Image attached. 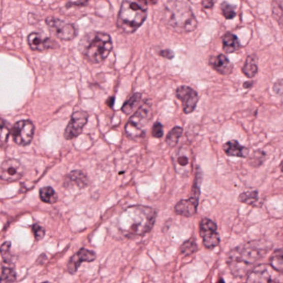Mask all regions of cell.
<instances>
[{"label":"cell","mask_w":283,"mask_h":283,"mask_svg":"<svg viewBox=\"0 0 283 283\" xmlns=\"http://www.w3.org/2000/svg\"><path fill=\"white\" fill-rule=\"evenodd\" d=\"M272 247L269 242L260 239L246 242L234 247L229 254L227 264L235 277H243L253 271L254 264Z\"/></svg>","instance_id":"cell-1"},{"label":"cell","mask_w":283,"mask_h":283,"mask_svg":"<svg viewBox=\"0 0 283 283\" xmlns=\"http://www.w3.org/2000/svg\"><path fill=\"white\" fill-rule=\"evenodd\" d=\"M156 211L150 207L133 205L125 208L118 218V228L127 238L141 237L151 230Z\"/></svg>","instance_id":"cell-2"},{"label":"cell","mask_w":283,"mask_h":283,"mask_svg":"<svg viewBox=\"0 0 283 283\" xmlns=\"http://www.w3.org/2000/svg\"><path fill=\"white\" fill-rule=\"evenodd\" d=\"M162 18L168 27L179 34L192 32L197 27L192 9L181 1H169L164 8Z\"/></svg>","instance_id":"cell-3"},{"label":"cell","mask_w":283,"mask_h":283,"mask_svg":"<svg viewBox=\"0 0 283 283\" xmlns=\"http://www.w3.org/2000/svg\"><path fill=\"white\" fill-rule=\"evenodd\" d=\"M112 48L113 45L110 35L96 31L85 34L78 44V49L82 56L94 64L104 61Z\"/></svg>","instance_id":"cell-4"},{"label":"cell","mask_w":283,"mask_h":283,"mask_svg":"<svg viewBox=\"0 0 283 283\" xmlns=\"http://www.w3.org/2000/svg\"><path fill=\"white\" fill-rule=\"evenodd\" d=\"M148 2V0H123L118 15V28L125 34L136 32L147 18Z\"/></svg>","instance_id":"cell-5"},{"label":"cell","mask_w":283,"mask_h":283,"mask_svg":"<svg viewBox=\"0 0 283 283\" xmlns=\"http://www.w3.org/2000/svg\"><path fill=\"white\" fill-rule=\"evenodd\" d=\"M153 116L151 104L145 102L136 111L125 125V131L130 138H141L145 136V128Z\"/></svg>","instance_id":"cell-6"},{"label":"cell","mask_w":283,"mask_h":283,"mask_svg":"<svg viewBox=\"0 0 283 283\" xmlns=\"http://www.w3.org/2000/svg\"><path fill=\"white\" fill-rule=\"evenodd\" d=\"M247 282H283V275L271 264H260L247 275Z\"/></svg>","instance_id":"cell-7"},{"label":"cell","mask_w":283,"mask_h":283,"mask_svg":"<svg viewBox=\"0 0 283 283\" xmlns=\"http://www.w3.org/2000/svg\"><path fill=\"white\" fill-rule=\"evenodd\" d=\"M173 164L175 171L182 176L191 175L194 163V155L192 150L188 145H183L179 148L175 155L173 156Z\"/></svg>","instance_id":"cell-8"},{"label":"cell","mask_w":283,"mask_h":283,"mask_svg":"<svg viewBox=\"0 0 283 283\" xmlns=\"http://www.w3.org/2000/svg\"><path fill=\"white\" fill-rule=\"evenodd\" d=\"M46 24L55 36L64 41H70L77 37V30L75 26L59 18L49 17L46 19Z\"/></svg>","instance_id":"cell-9"},{"label":"cell","mask_w":283,"mask_h":283,"mask_svg":"<svg viewBox=\"0 0 283 283\" xmlns=\"http://www.w3.org/2000/svg\"><path fill=\"white\" fill-rule=\"evenodd\" d=\"M217 227L213 220L204 217L200 221V234L204 247L208 249H213L219 245L220 237L217 233Z\"/></svg>","instance_id":"cell-10"},{"label":"cell","mask_w":283,"mask_h":283,"mask_svg":"<svg viewBox=\"0 0 283 283\" xmlns=\"http://www.w3.org/2000/svg\"><path fill=\"white\" fill-rule=\"evenodd\" d=\"M34 123L31 120H19L11 129L14 142L21 146H26L32 142L34 135Z\"/></svg>","instance_id":"cell-11"},{"label":"cell","mask_w":283,"mask_h":283,"mask_svg":"<svg viewBox=\"0 0 283 283\" xmlns=\"http://www.w3.org/2000/svg\"><path fill=\"white\" fill-rule=\"evenodd\" d=\"M24 173V168L16 159H7L1 164L0 177L6 182H15L20 179Z\"/></svg>","instance_id":"cell-12"},{"label":"cell","mask_w":283,"mask_h":283,"mask_svg":"<svg viewBox=\"0 0 283 283\" xmlns=\"http://www.w3.org/2000/svg\"><path fill=\"white\" fill-rule=\"evenodd\" d=\"M88 120V114L86 111H77L72 115L70 121L64 132V137L66 140L76 138L82 134L84 127Z\"/></svg>","instance_id":"cell-13"},{"label":"cell","mask_w":283,"mask_h":283,"mask_svg":"<svg viewBox=\"0 0 283 283\" xmlns=\"http://www.w3.org/2000/svg\"><path fill=\"white\" fill-rule=\"evenodd\" d=\"M176 97L181 101L183 111L185 114L192 113L199 102L197 91L190 86H181L176 90Z\"/></svg>","instance_id":"cell-14"},{"label":"cell","mask_w":283,"mask_h":283,"mask_svg":"<svg viewBox=\"0 0 283 283\" xmlns=\"http://www.w3.org/2000/svg\"><path fill=\"white\" fill-rule=\"evenodd\" d=\"M27 43L32 50L38 52H43L58 47L57 42L50 38H43L41 34L38 33H31L27 37Z\"/></svg>","instance_id":"cell-15"},{"label":"cell","mask_w":283,"mask_h":283,"mask_svg":"<svg viewBox=\"0 0 283 283\" xmlns=\"http://www.w3.org/2000/svg\"><path fill=\"white\" fill-rule=\"evenodd\" d=\"M97 258L95 253L86 248H82L77 251V254H74L70 260L68 262V271L71 274H73L77 272L82 262H88L91 263L95 260Z\"/></svg>","instance_id":"cell-16"},{"label":"cell","mask_w":283,"mask_h":283,"mask_svg":"<svg viewBox=\"0 0 283 283\" xmlns=\"http://www.w3.org/2000/svg\"><path fill=\"white\" fill-rule=\"evenodd\" d=\"M199 198L191 196L188 200H180L175 207V212L178 215L192 217L197 213Z\"/></svg>","instance_id":"cell-17"},{"label":"cell","mask_w":283,"mask_h":283,"mask_svg":"<svg viewBox=\"0 0 283 283\" xmlns=\"http://www.w3.org/2000/svg\"><path fill=\"white\" fill-rule=\"evenodd\" d=\"M1 255L3 259L1 280L3 282H13L16 281V272L9 251L3 253Z\"/></svg>","instance_id":"cell-18"},{"label":"cell","mask_w":283,"mask_h":283,"mask_svg":"<svg viewBox=\"0 0 283 283\" xmlns=\"http://www.w3.org/2000/svg\"><path fill=\"white\" fill-rule=\"evenodd\" d=\"M88 184L87 177L81 170H73L69 173L64 180V187L67 188H83Z\"/></svg>","instance_id":"cell-19"},{"label":"cell","mask_w":283,"mask_h":283,"mask_svg":"<svg viewBox=\"0 0 283 283\" xmlns=\"http://www.w3.org/2000/svg\"><path fill=\"white\" fill-rule=\"evenodd\" d=\"M208 64L213 69L222 75H229L233 72V64L225 55L219 54L216 57H211Z\"/></svg>","instance_id":"cell-20"},{"label":"cell","mask_w":283,"mask_h":283,"mask_svg":"<svg viewBox=\"0 0 283 283\" xmlns=\"http://www.w3.org/2000/svg\"><path fill=\"white\" fill-rule=\"evenodd\" d=\"M223 149L225 150V154L229 156L239 157V158H246L248 154V150L244 146L241 145L238 141H229L225 143Z\"/></svg>","instance_id":"cell-21"},{"label":"cell","mask_w":283,"mask_h":283,"mask_svg":"<svg viewBox=\"0 0 283 283\" xmlns=\"http://www.w3.org/2000/svg\"><path fill=\"white\" fill-rule=\"evenodd\" d=\"M223 48L226 53H232L240 49L241 43L234 34L227 33L223 37Z\"/></svg>","instance_id":"cell-22"},{"label":"cell","mask_w":283,"mask_h":283,"mask_svg":"<svg viewBox=\"0 0 283 283\" xmlns=\"http://www.w3.org/2000/svg\"><path fill=\"white\" fill-rule=\"evenodd\" d=\"M242 73H244L245 76L249 78L256 76L258 73V65H257L256 56L255 55H251L248 56L247 60L245 61L244 66L242 69Z\"/></svg>","instance_id":"cell-23"},{"label":"cell","mask_w":283,"mask_h":283,"mask_svg":"<svg viewBox=\"0 0 283 283\" xmlns=\"http://www.w3.org/2000/svg\"><path fill=\"white\" fill-rule=\"evenodd\" d=\"M39 197L42 201L47 204H55L57 201V195L52 187H43L39 191Z\"/></svg>","instance_id":"cell-24"},{"label":"cell","mask_w":283,"mask_h":283,"mask_svg":"<svg viewBox=\"0 0 283 283\" xmlns=\"http://www.w3.org/2000/svg\"><path fill=\"white\" fill-rule=\"evenodd\" d=\"M141 97L142 95L141 93H135L134 95H132V98H130L129 100L127 101L123 105L122 108H121L123 113L127 114V115L132 113L135 107L141 102Z\"/></svg>","instance_id":"cell-25"},{"label":"cell","mask_w":283,"mask_h":283,"mask_svg":"<svg viewBox=\"0 0 283 283\" xmlns=\"http://www.w3.org/2000/svg\"><path fill=\"white\" fill-rule=\"evenodd\" d=\"M182 134H183V129L181 127H174L166 136V142L167 143V145L170 147L176 145L179 142V138L181 137Z\"/></svg>","instance_id":"cell-26"},{"label":"cell","mask_w":283,"mask_h":283,"mask_svg":"<svg viewBox=\"0 0 283 283\" xmlns=\"http://www.w3.org/2000/svg\"><path fill=\"white\" fill-rule=\"evenodd\" d=\"M258 192L257 191H247L242 193L238 197V201L243 204L256 206V203L258 201Z\"/></svg>","instance_id":"cell-27"},{"label":"cell","mask_w":283,"mask_h":283,"mask_svg":"<svg viewBox=\"0 0 283 283\" xmlns=\"http://www.w3.org/2000/svg\"><path fill=\"white\" fill-rule=\"evenodd\" d=\"M270 264L279 272L283 271V249H277L270 258Z\"/></svg>","instance_id":"cell-28"},{"label":"cell","mask_w":283,"mask_h":283,"mask_svg":"<svg viewBox=\"0 0 283 283\" xmlns=\"http://www.w3.org/2000/svg\"><path fill=\"white\" fill-rule=\"evenodd\" d=\"M179 250H180V253L183 256H191L192 254H195V251H197V243H196L194 238H191V239H188V240L183 242Z\"/></svg>","instance_id":"cell-29"},{"label":"cell","mask_w":283,"mask_h":283,"mask_svg":"<svg viewBox=\"0 0 283 283\" xmlns=\"http://www.w3.org/2000/svg\"><path fill=\"white\" fill-rule=\"evenodd\" d=\"M221 11L225 18L233 19L236 16V7L229 5V3L224 2L221 5Z\"/></svg>","instance_id":"cell-30"},{"label":"cell","mask_w":283,"mask_h":283,"mask_svg":"<svg viewBox=\"0 0 283 283\" xmlns=\"http://www.w3.org/2000/svg\"><path fill=\"white\" fill-rule=\"evenodd\" d=\"M9 134H11V130L8 128L7 124L5 123V120L3 119L2 124H1V135H0V139H1V143L2 145H5L8 141Z\"/></svg>","instance_id":"cell-31"},{"label":"cell","mask_w":283,"mask_h":283,"mask_svg":"<svg viewBox=\"0 0 283 283\" xmlns=\"http://www.w3.org/2000/svg\"><path fill=\"white\" fill-rule=\"evenodd\" d=\"M32 229L33 233H34L37 240L43 239V237L45 235V230H44V229H43L41 225H39V224H35L33 226Z\"/></svg>","instance_id":"cell-32"},{"label":"cell","mask_w":283,"mask_h":283,"mask_svg":"<svg viewBox=\"0 0 283 283\" xmlns=\"http://www.w3.org/2000/svg\"><path fill=\"white\" fill-rule=\"evenodd\" d=\"M163 135V125L161 122L157 121L152 127V136H154V138H161Z\"/></svg>","instance_id":"cell-33"},{"label":"cell","mask_w":283,"mask_h":283,"mask_svg":"<svg viewBox=\"0 0 283 283\" xmlns=\"http://www.w3.org/2000/svg\"><path fill=\"white\" fill-rule=\"evenodd\" d=\"M160 56L161 57H166L167 59H172L174 57V52L170 50V49H165V50H162L160 52Z\"/></svg>","instance_id":"cell-34"},{"label":"cell","mask_w":283,"mask_h":283,"mask_svg":"<svg viewBox=\"0 0 283 283\" xmlns=\"http://www.w3.org/2000/svg\"><path fill=\"white\" fill-rule=\"evenodd\" d=\"M214 5V0H203L202 1V6L204 9H212Z\"/></svg>","instance_id":"cell-35"},{"label":"cell","mask_w":283,"mask_h":283,"mask_svg":"<svg viewBox=\"0 0 283 283\" xmlns=\"http://www.w3.org/2000/svg\"><path fill=\"white\" fill-rule=\"evenodd\" d=\"M283 13H281V14H280V18H278V17H277V19H278V22L279 23H280V25H281V30H282L283 31Z\"/></svg>","instance_id":"cell-36"},{"label":"cell","mask_w":283,"mask_h":283,"mask_svg":"<svg viewBox=\"0 0 283 283\" xmlns=\"http://www.w3.org/2000/svg\"><path fill=\"white\" fill-rule=\"evenodd\" d=\"M251 85H253V82H245L244 87L245 88H249Z\"/></svg>","instance_id":"cell-37"},{"label":"cell","mask_w":283,"mask_h":283,"mask_svg":"<svg viewBox=\"0 0 283 283\" xmlns=\"http://www.w3.org/2000/svg\"><path fill=\"white\" fill-rule=\"evenodd\" d=\"M280 170H281V172L283 173V161H281V164H280Z\"/></svg>","instance_id":"cell-38"}]
</instances>
